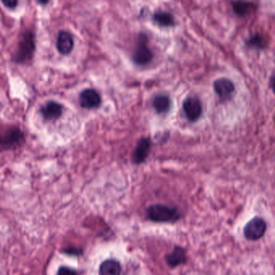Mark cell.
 Here are the masks:
<instances>
[{
	"label": "cell",
	"mask_w": 275,
	"mask_h": 275,
	"mask_svg": "<svg viewBox=\"0 0 275 275\" xmlns=\"http://www.w3.org/2000/svg\"><path fill=\"white\" fill-rule=\"evenodd\" d=\"M146 213L149 220L159 223L175 222L180 218L177 208L165 204H157L149 206L147 208Z\"/></svg>",
	"instance_id": "obj_1"
},
{
	"label": "cell",
	"mask_w": 275,
	"mask_h": 275,
	"mask_svg": "<svg viewBox=\"0 0 275 275\" xmlns=\"http://www.w3.org/2000/svg\"><path fill=\"white\" fill-rule=\"evenodd\" d=\"M34 50H35L34 35L30 31H26L20 37L14 60L16 63H25L32 59Z\"/></svg>",
	"instance_id": "obj_2"
},
{
	"label": "cell",
	"mask_w": 275,
	"mask_h": 275,
	"mask_svg": "<svg viewBox=\"0 0 275 275\" xmlns=\"http://www.w3.org/2000/svg\"><path fill=\"white\" fill-rule=\"evenodd\" d=\"M24 139V134L19 128H0V151L11 149L19 145Z\"/></svg>",
	"instance_id": "obj_3"
},
{
	"label": "cell",
	"mask_w": 275,
	"mask_h": 275,
	"mask_svg": "<svg viewBox=\"0 0 275 275\" xmlns=\"http://www.w3.org/2000/svg\"><path fill=\"white\" fill-rule=\"evenodd\" d=\"M267 222L260 217H253L245 225L244 235L249 240H258L264 236L267 231Z\"/></svg>",
	"instance_id": "obj_4"
},
{
	"label": "cell",
	"mask_w": 275,
	"mask_h": 275,
	"mask_svg": "<svg viewBox=\"0 0 275 275\" xmlns=\"http://www.w3.org/2000/svg\"><path fill=\"white\" fill-rule=\"evenodd\" d=\"M183 110L186 118L190 121H196L200 118L203 107L200 101L195 97H188L183 104Z\"/></svg>",
	"instance_id": "obj_5"
},
{
	"label": "cell",
	"mask_w": 275,
	"mask_h": 275,
	"mask_svg": "<svg viewBox=\"0 0 275 275\" xmlns=\"http://www.w3.org/2000/svg\"><path fill=\"white\" fill-rule=\"evenodd\" d=\"M101 102L100 94L95 89H84L79 95V103L83 108L88 110L98 108Z\"/></svg>",
	"instance_id": "obj_6"
},
{
	"label": "cell",
	"mask_w": 275,
	"mask_h": 275,
	"mask_svg": "<svg viewBox=\"0 0 275 275\" xmlns=\"http://www.w3.org/2000/svg\"><path fill=\"white\" fill-rule=\"evenodd\" d=\"M63 109V106L58 102L49 101L41 107L40 113L46 121H55L61 118Z\"/></svg>",
	"instance_id": "obj_7"
},
{
	"label": "cell",
	"mask_w": 275,
	"mask_h": 275,
	"mask_svg": "<svg viewBox=\"0 0 275 275\" xmlns=\"http://www.w3.org/2000/svg\"><path fill=\"white\" fill-rule=\"evenodd\" d=\"M153 59V54L146 44L145 37L139 39L134 54V61L137 65H145L149 64Z\"/></svg>",
	"instance_id": "obj_8"
},
{
	"label": "cell",
	"mask_w": 275,
	"mask_h": 275,
	"mask_svg": "<svg viewBox=\"0 0 275 275\" xmlns=\"http://www.w3.org/2000/svg\"><path fill=\"white\" fill-rule=\"evenodd\" d=\"M214 90L216 94L223 100H229L235 93L233 82L228 78H219L215 80Z\"/></svg>",
	"instance_id": "obj_9"
},
{
	"label": "cell",
	"mask_w": 275,
	"mask_h": 275,
	"mask_svg": "<svg viewBox=\"0 0 275 275\" xmlns=\"http://www.w3.org/2000/svg\"><path fill=\"white\" fill-rule=\"evenodd\" d=\"M151 142L150 139L148 138H141L138 142L137 147L134 149L133 153V160L137 164L141 163L146 159L147 156L149 155V150H150Z\"/></svg>",
	"instance_id": "obj_10"
},
{
	"label": "cell",
	"mask_w": 275,
	"mask_h": 275,
	"mask_svg": "<svg viewBox=\"0 0 275 275\" xmlns=\"http://www.w3.org/2000/svg\"><path fill=\"white\" fill-rule=\"evenodd\" d=\"M165 261H166V264L171 268H175L179 265L186 263V249L183 247L176 245L170 254L165 256Z\"/></svg>",
	"instance_id": "obj_11"
},
{
	"label": "cell",
	"mask_w": 275,
	"mask_h": 275,
	"mask_svg": "<svg viewBox=\"0 0 275 275\" xmlns=\"http://www.w3.org/2000/svg\"><path fill=\"white\" fill-rule=\"evenodd\" d=\"M56 45L61 55L70 54L74 48V39L71 34L66 31H61L57 36Z\"/></svg>",
	"instance_id": "obj_12"
},
{
	"label": "cell",
	"mask_w": 275,
	"mask_h": 275,
	"mask_svg": "<svg viewBox=\"0 0 275 275\" xmlns=\"http://www.w3.org/2000/svg\"><path fill=\"white\" fill-rule=\"evenodd\" d=\"M121 267L119 261L110 258L103 261L99 266L98 275H120Z\"/></svg>",
	"instance_id": "obj_13"
},
{
	"label": "cell",
	"mask_w": 275,
	"mask_h": 275,
	"mask_svg": "<svg viewBox=\"0 0 275 275\" xmlns=\"http://www.w3.org/2000/svg\"><path fill=\"white\" fill-rule=\"evenodd\" d=\"M153 106L157 113H166L171 109V99L167 95L158 94L153 98Z\"/></svg>",
	"instance_id": "obj_14"
},
{
	"label": "cell",
	"mask_w": 275,
	"mask_h": 275,
	"mask_svg": "<svg viewBox=\"0 0 275 275\" xmlns=\"http://www.w3.org/2000/svg\"><path fill=\"white\" fill-rule=\"evenodd\" d=\"M153 20L159 24L160 26L169 27L174 24V19L171 14L163 12V11H158L153 15Z\"/></svg>",
	"instance_id": "obj_15"
},
{
	"label": "cell",
	"mask_w": 275,
	"mask_h": 275,
	"mask_svg": "<svg viewBox=\"0 0 275 275\" xmlns=\"http://www.w3.org/2000/svg\"><path fill=\"white\" fill-rule=\"evenodd\" d=\"M252 6L249 2H236L233 3V9L235 12L238 15H244L248 13L250 11Z\"/></svg>",
	"instance_id": "obj_16"
},
{
	"label": "cell",
	"mask_w": 275,
	"mask_h": 275,
	"mask_svg": "<svg viewBox=\"0 0 275 275\" xmlns=\"http://www.w3.org/2000/svg\"><path fill=\"white\" fill-rule=\"evenodd\" d=\"M56 275H80V273L75 269L66 267V266H61L57 270Z\"/></svg>",
	"instance_id": "obj_17"
},
{
	"label": "cell",
	"mask_w": 275,
	"mask_h": 275,
	"mask_svg": "<svg viewBox=\"0 0 275 275\" xmlns=\"http://www.w3.org/2000/svg\"><path fill=\"white\" fill-rule=\"evenodd\" d=\"M61 253L70 256H80L83 254L82 249L79 248H75V247H70V248H65V249H61Z\"/></svg>",
	"instance_id": "obj_18"
},
{
	"label": "cell",
	"mask_w": 275,
	"mask_h": 275,
	"mask_svg": "<svg viewBox=\"0 0 275 275\" xmlns=\"http://www.w3.org/2000/svg\"><path fill=\"white\" fill-rule=\"evenodd\" d=\"M5 7L8 8H15L18 4V0H1Z\"/></svg>",
	"instance_id": "obj_19"
},
{
	"label": "cell",
	"mask_w": 275,
	"mask_h": 275,
	"mask_svg": "<svg viewBox=\"0 0 275 275\" xmlns=\"http://www.w3.org/2000/svg\"><path fill=\"white\" fill-rule=\"evenodd\" d=\"M38 1L42 4H46L48 2V0H38Z\"/></svg>",
	"instance_id": "obj_20"
}]
</instances>
